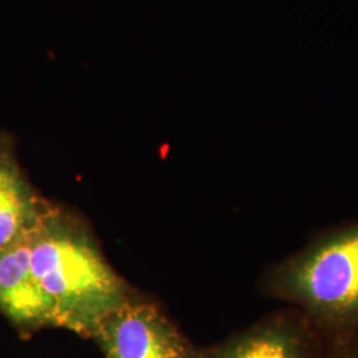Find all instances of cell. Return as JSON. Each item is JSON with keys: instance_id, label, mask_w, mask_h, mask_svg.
I'll use <instances>...</instances> for the list:
<instances>
[{"instance_id": "3", "label": "cell", "mask_w": 358, "mask_h": 358, "mask_svg": "<svg viewBox=\"0 0 358 358\" xmlns=\"http://www.w3.org/2000/svg\"><path fill=\"white\" fill-rule=\"evenodd\" d=\"M94 340L105 358H192L194 349L161 308L136 294L105 319Z\"/></svg>"}, {"instance_id": "4", "label": "cell", "mask_w": 358, "mask_h": 358, "mask_svg": "<svg viewBox=\"0 0 358 358\" xmlns=\"http://www.w3.org/2000/svg\"><path fill=\"white\" fill-rule=\"evenodd\" d=\"M325 341L292 307L269 313L229 338L192 349V358H320Z\"/></svg>"}, {"instance_id": "7", "label": "cell", "mask_w": 358, "mask_h": 358, "mask_svg": "<svg viewBox=\"0 0 358 358\" xmlns=\"http://www.w3.org/2000/svg\"><path fill=\"white\" fill-rule=\"evenodd\" d=\"M320 358H358V337L325 343Z\"/></svg>"}, {"instance_id": "1", "label": "cell", "mask_w": 358, "mask_h": 358, "mask_svg": "<svg viewBox=\"0 0 358 358\" xmlns=\"http://www.w3.org/2000/svg\"><path fill=\"white\" fill-rule=\"evenodd\" d=\"M35 278L51 300L55 328L93 338L134 292L106 262L81 217L52 205L31 235Z\"/></svg>"}, {"instance_id": "6", "label": "cell", "mask_w": 358, "mask_h": 358, "mask_svg": "<svg viewBox=\"0 0 358 358\" xmlns=\"http://www.w3.org/2000/svg\"><path fill=\"white\" fill-rule=\"evenodd\" d=\"M52 205L27 178L15 137L0 130V250L35 230Z\"/></svg>"}, {"instance_id": "5", "label": "cell", "mask_w": 358, "mask_h": 358, "mask_svg": "<svg viewBox=\"0 0 358 358\" xmlns=\"http://www.w3.org/2000/svg\"><path fill=\"white\" fill-rule=\"evenodd\" d=\"M0 250V312L23 338L55 328L51 300L32 271L31 235Z\"/></svg>"}, {"instance_id": "2", "label": "cell", "mask_w": 358, "mask_h": 358, "mask_svg": "<svg viewBox=\"0 0 358 358\" xmlns=\"http://www.w3.org/2000/svg\"><path fill=\"white\" fill-rule=\"evenodd\" d=\"M259 289L297 309L325 343L358 337V219L317 232L269 266Z\"/></svg>"}]
</instances>
